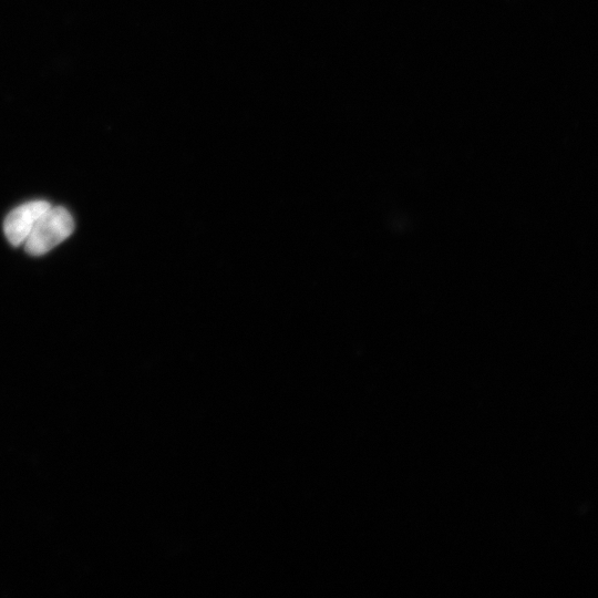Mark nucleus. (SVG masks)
<instances>
[{"instance_id": "f257e3e1", "label": "nucleus", "mask_w": 598, "mask_h": 598, "mask_svg": "<svg viewBox=\"0 0 598 598\" xmlns=\"http://www.w3.org/2000/svg\"><path fill=\"white\" fill-rule=\"evenodd\" d=\"M74 229V220L68 209L49 207L38 219L24 244L32 256L43 255L65 240Z\"/></svg>"}, {"instance_id": "f03ea898", "label": "nucleus", "mask_w": 598, "mask_h": 598, "mask_svg": "<svg viewBox=\"0 0 598 598\" xmlns=\"http://www.w3.org/2000/svg\"><path fill=\"white\" fill-rule=\"evenodd\" d=\"M51 205L47 200H32L13 208L6 217L3 230L13 246L23 244L33 226Z\"/></svg>"}]
</instances>
